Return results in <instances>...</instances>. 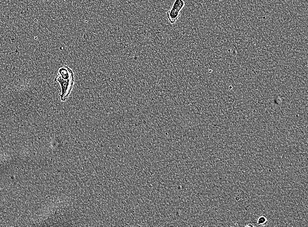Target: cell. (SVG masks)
I'll return each mask as SVG.
<instances>
[{
    "label": "cell",
    "instance_id": "1",
    "mask_svg": "<svg viewBox=\"0 0 308 227\" xmlns=\"http://www.w3.org/2000/svg\"><path fill=\"white\" fill-rule=\"evenodd\" d=\"M54 81L60 84L61 93L59 95L61 101H65L68 99L75 83L74 74L72 69L66 66L61 67L58 70V75L55 78Z\"/></svg>",
    "mask_w": 308,
    "mask_h": 227
},
{
    "label": "cell",
    "instance_id": "2",
    "mask_svg": "<svg viewBox=\"0 0 308 227\" xmlns=\"http://www.w3.org/2000/svg\"><path fill=\"white\" fill-rule=\"evenodd\" d=\"M180 12L175 8H171L166 12V16L168 19L171 24H174L178 21L180 17Z\"/></svg>",
    "mask_w": 308,
    "mask_h": 227
},
{
    "label": "cell",
    "instance_id": "3",
    "mask_svg": "<svg viewBox=\"0 0 308 227\" xmlns=\"http://www.w3.org/2000/svg\"><path fill=\"white\" fill-rule=\"evenodd\" d=\"M185 5V2L183 0H175L171 8H175L178 11L181 12Z\"/></svg>",
    "mask_w": 308,
    "mask_h": 227
},
{
    "label": "cell",
    "instance_id": "4",
    "mask_svg": "<svg viewBox=\"0 0 308 227\" xmlns=\"http://www.w3.org/2000/svg\"><path fill=\"white\" fill-rule=\"evenodd\" d=\"M257 222L254 226H263L265 225L268 222L267 218L264 216H260L257 218Z\"/></svg>",
    "mask_w": 308,
    "mask_h": 227
},
{
    "label": "cell",
    "instance_id": "5",
    "mask_svg": "<svg viewBox=\"0 0 308 227\" xmlns=\"http://www.w3.org/2000/svg\"><path fill=\"white\" fill-rule=\"evenodd\" d=\"M63 1H66V0H63Z\"/></svg>",
    "mask_w": 308,
    "mask_h": 227
}]
</instances>
